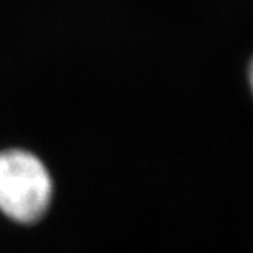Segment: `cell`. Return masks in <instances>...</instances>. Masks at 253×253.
Masks as SVG:
<instances>
[{
  "label": "cell",
  "mask_w": 253,
  "mask_h": 253,
  "mask_svg": "<svg viewBox=\"0 0 253 253\" xmlns=\"http://www.w3.org/2000/svg\"><path fill=\"white\" fill-rule=\"evenodd\" d=\"M53 199V181L33 153L12 148L0 151V211L18 224H35Z\"/></svg>",
  "instance_id": "obj_1"
},
{
  "label": "cell",
  "mask_w": 253,
  "mask_h": 253,
  "mask_svg": "<svg viewBox=\"0 0 253 253\" xmlns=\"http://www.w3.org/2000/svg\"><path fill=\"white\" fill-rule=\"evenodd\" d=\"M249 76H250V85H252V90H253V59H252V63H250Z\"/></svg>",
  "instance_id": "obj_2"
}]
</instances>
